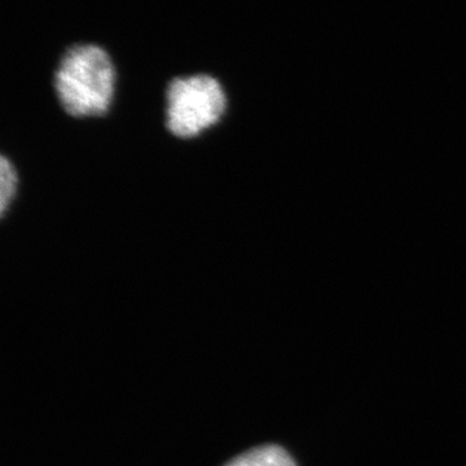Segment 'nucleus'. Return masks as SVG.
I'll return each mask as SVG.
<instances>
[{
    "label": "nucleus",
    "mask_w": 466,
    "mask_h": 466,
    "mask_svg": "<svg viewBox=\"0 0 466 466\" xmlns=\"http://www.w3.org/2000/svg\"><path fill=\"white\" fill-rule=\"evenodd\" d=\"M116 81L112 55L95 42L67 45L52 76L58 104L73 118L106 115L115 97Z\"/></svg>",
    "instance_id": "f257e3e1"
},
{
    "label": "nucleus",
    "mask_w": 466,
    "mask_h": 466,
    "mask_svg": "<svg viewBox=\"0 0 466 466\" xmlns=\"http://www.w3.org/2000/svg\"><path fill=\"white\" fill-rule=\"evenodd\" d=\"M225 466H297L289 453L281 447L269 446L257 447L241 453L238 458L231 460Z\"/></svg>",
    "instance_id": "7ed1b4c3"
},
{
    "label": "nucleus",
    "mask_w": 466,
    "mask_h": 466,
    "mask_svg": "<svg viewBox=\"0 0 466 466\" xmlns=\"http://www.w3.org/2000/svg\"><path fill=\"white\" fill-rule=\"evenodd\" d=\"M165 99L167 131L183 140L219 124L228 106L222 84L208 73L174 76L167 82Z\"/></svg>",
    "instance_id": "f03ea898"
},
{
    "label": "nucleus",
    "mask_w": 466,
    "mask_h": 466,
    "mask_svg": "<svg viewBox=\"0 0 466 466\" xmlns=\"http://www.w3.org/2000/svg\"><path fill=\"white\" fill-rule=\"evenodd\" d=\"M18 174L11 159L0 156V216L5 217L12 201L16 198Z\"/></svg>",
    "instance_id": "20e7f679"
}]
</instances>
